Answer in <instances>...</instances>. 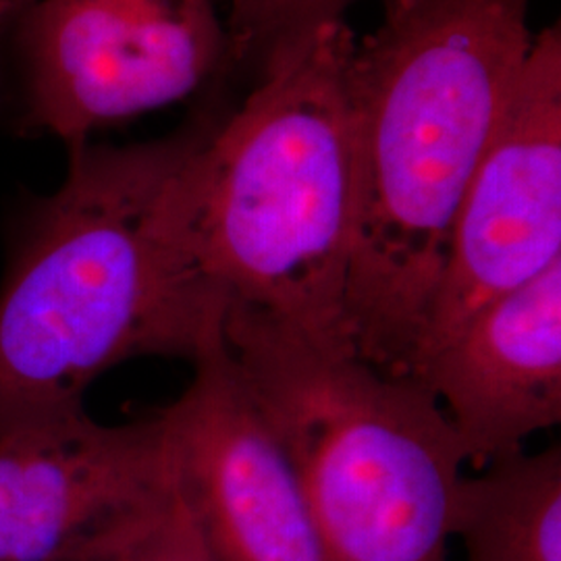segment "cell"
<instances>
[{
  "label": "cell",
  "instance_id": "9",
  "mask_svg": "<svg viewBox=\"0 0 561 561\" xmlns=\"http://www.w3.org/2000/svg\"><path fill=\"white\" fill-rule=\"evenodd\" d=\"M482 470L561 421V261L489 304L412 373Z\"/></svg>",
  "mask_w": 561,
  "mask_h": 561
},
{
  "label": "cell",
  "instance_id": "6",
  "mask_svg": "<svg viewBox=\"0 0 561 561\" xmlns=\"http://www.w3.org/2000/svg\"><path fill=\"white\" fill-rule=\"evenodd\" d=\"M561 261V32H539L468 185L412 373L482 308Z\"/></svg>",
  "mask_w": 561,
  "mask_h": 561
},
{
  "label": "cell",
  "instance_id": "13",
  "mask_svg": "<svg viewBox=\"0 0 561 561\" xmlns=\"http://www.w3.org/2000/svg\"><path fill=\"white\" fill-rule=\"evenodd\" d=\"M65 561H94V560H65Z\"/></svg>",
  "mask_w": 561,
  "mask_h": 561
},
{
  "label": "cell",
  "instance_id": "5",
  "mask_svg": "<svg viewBox=\"0 0 561 561\" xmlns=\"http://www.w3.org/2000/svg\"><path fill=\"white\" fill-rule=\"evenodd\" d=\"M229 65L213 0H0V127L67 148Z\"/></svg>",
  "mask_w": 561,
  "mask_h": 561
},
{
  "label": "cell",
  "instance_id": "8",
  "mask_svg": "<svg viewBox=\"0 0 561 561\" xmlns=\"http://www.w3.org/2000/svg\"><path fill=\"white\" fill-rule=\"evenodd\" d=\"M161 410L175 484L219 561H331L296 468L227 345Z\"/></svg>",
  "mask_w": 561,
  "mask_h": 561
},
{
  "label": "cell",
  "instance_id": "3",
  "mask_svg": "<svg viewBox=\"0 0 561 561\" xmlns=\"http://www.w3.org/2000/svg\"><path fill=\"white\" fill-rule=\"evenodd\" d=\"M354 46L345 21L324 25L236 113H215L178 183L187 254L227 314L347 347L358 194L347 96Z\"/></svg>",
  "mask_w": 561,
  "mask_h": 561
},
{
  "label": "cell",
  "instance_id": "1",
  "mask_svg": "<svg viewBox=\"0 0 561 561\" xmlns=\"http://www.w3.org/2000/svg\"><path fill=\"white\" fill-rule=\"evenodd\" d=\"M215 111L161 140L67 148L57 192L21 213L0 287V435L83 408L141 356L196 362L227 308L190 259L178 180Z\"/></svg>",
  "mask_w": 561,
  "mask_h": 561
},
{
  "label": "cell",
  "instance_id": "12",
  "mask_svg": "<svg viewBox=\"0 0 561 561\" xmlns=\"http://www.w3.org/2000/svg\"><path fill=\"white\" fill-rule=\"evenodd\" d=\"M104 561H219L175 484L171 500Z\"/></svg>",
  "mask_w": 561,
  "mask_h": 561
},
{
  "label": "cell",
  "instance_id": "2",
  "mask_svg": "<svg viewBox=\"0 0 561 561\" xmlns=\"http://www.w3.org/2000/svg\"><path fill=\"white\" fill-rule=\"evenodd\" d=\"M381 4L347 62L358 194L345 337L410 377L461 201L535 34L530 0Z\"/></svg>",
  "mask_w": 561,
  "mask_h": 561
},
{
  "label": "cell",
  "instance_id": "7",
  "mask_svg": "<svg viewBox=\"0 0 561 561\" xmlns=\"http://www.w3.org/2000/svg\"><path fill=\"white\" fill-rule=\"evenodd\" d=\"M175 491L161 414L83 408L0 435V561H104Z\"/></svg>",
  "mask_w": 561,
  "mask_h": 561
},
{
  "label": "cell",
  "instance_id": "11",
  "mask_svg": "<svg viewBox=\"0 0 561 561\" xmlns=\"http://www.w3.org/2000/svg\"><path fill=\"white\" fill-rule=\"evenodd\" d=\"M362 0H231L229 65L261 83Z\"/></svg>",
  "mask_w": 561,
  "mask_h": 561
},
{
  "label": "cell",
  "instance_id": "10",
  "mask_svg": "<svg viewBox=\"0 0 561 561\" xmlns=\"http://www.w3.org/2000/svg\"><path fill=\"white\" fill-rule=\"evenodd\" d=\"M451 537L466 561H561V449L518 451L461 479Z\"/></svg>",
  "mask_w": 561,
  "mask_h": 561
},
{
  "label": "cell",
  "instance_id": "4",
  "mask_svg": "<svg viewBox=\"0 0 561 561\" xmlns=\"http://www.w3.org/2000/svg\"><path fill=\"white\" fill-rule=\"evenodd\" d=\"M225 345L296 468L331 561H447L466 456L414 377L231 312Z\"/></svg>",
  "mask_w": 561,
  "mask_h": 561
}]
</instances>
